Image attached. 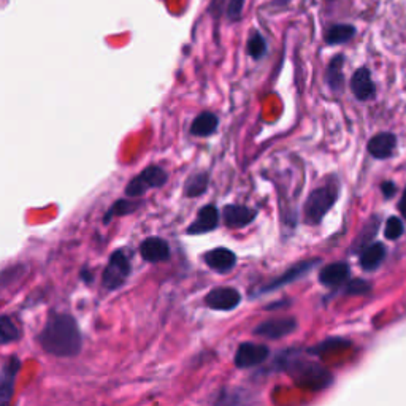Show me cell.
Wrapping results in <instances>:
<instances>
[{
    "label": "cell",
    "mask_w": 406,
    "mask_h": 406,
    "mask_svg": "<svg viewBox=\"0 0 406 406\" xmlns=\"http://www.w3.org/2000/svg\"><path fill=\"white\" fill-rule=\"evenodd\" d=\"M38 343L54 357H76L83 349L80 325L71 314L51 313L38 335Z\"/></svg>",
    "instance_id": "cell-1"
},
{
    "label": "cell",
    "mask_w": 406,
    "mask_h": 406,
    "mask_svg": "<svg viewBox=\"0 0 406 406\" xmlns=\"http://www.w3.org/2000/svg\"><path fill=\"white\" fill-rule=\"evenodd\" d=\"M335 200L337 192L333 187L325 186L314 189L305 203V219L308 224H319Z\"/></svg>",
    "instance_id": "cell-2"
},
{
    "label": "cell",
    "mask_w": 406,
    "mask_h": 406,
    "mask_svg": "<svg viewBox=\"0 0 406 406\" xmlns=\"http://www.w3.org/2000/svg\"><path fill=\"white\" fill-rule=\"evenodd\" d=\"M130 274V259L126 251H115L110 255V260L102 274L103 287L108 291H116L124 286Z\"/></svg>",
    "instance_id": "cell-3"
},
{
    "label": "cell",
    "mask_w": 406,
    "mask_h": 406,
    "mask_svg": "<svg viewBox=\"0 0 406 406\" xmlns=\"http://www.w3.org/2000/svg\"><path fill=\"white\" fill-rule=\"evenodd\" d=\"M167 178L168 176L163 168L157 166L146 167L139 176H135V178L129 182L126 187V195L127 197H140V195L149 191V189L161 187L166 185Z\"/></svg>",
    "instance_id": "cell-4"
},
{
    "label": "cell",
    "mask_w": 406,
    "mask_h": 406,
    "mask_svg": "<svg viewBox=\"0 0 406 406\" xmlns=\"http://www.w3.org/2000/svg\"><path fill=\"white\" fill-rule=\"evenodd\" d=\"M21 362L18 357H10L0 370V406H11L15 385Z\"/></svg>",
    "instance_id": "cell-5"
},
{
    "label": "cell",
    "mask_w": 406,
    "mask_h": 406,
    "mask_svg": "<svg viewBox=\"0 0 406 406\" xmlns=\"http://www.w3.org/2000/svg\"><path fill=\"white\" fill-rule=\"evenodd\" d=\"M297 329V320L292 318H278V319H270L262 323L255 333L268 340H278L283 338L286 335H289L294 330Z\"/></svg>",
    "instance_id": "cell-6"
},
{
    "label": "cell",
    "mask_w": 406,
    "mask_h": 406,
    "mask_svg": "<svg viewBox=\"0 0 406 406\" xmlns=\"http://www.w3.org/2000/svg\"><path fill=\"white\" fill-rule=\"evenodd\" d=\"M270 354L267 346L255 344V343H243L237 351L235 356V364L238 369H251L264 362V360Z\"/></svg>",
    "instance_id": "cell-7"
},
{
    "label": "cell",
    "mask_w": 406,
    "mask_h": 406,
    "mask_svg": "<svg viewBox=\"0 0 406 406\" xmlns=\"http://www.w3.org/2000/svg\"><path fill=\"white\" fill-rule=\"evenodd\" d=\"M240 300L241 296L238 291L232 289V287H219V289H214L208 294L205 302L213 310L231 311L238 306Z\"/></svg>",
    "instance_id": "cell-8"
},
{
    "label": "cell",
    "mask_w": 406,
    "mask_h": 406,
    "mask_svg": "<svg viewBox=\"0 0 406 406\" xmlns=\"http://www.w3.org/2000/svg\"><path fill=\"white\" fill-rule=\"evenodd\" d=\"M255 216H257V211L245 205H227L222 211L226 226L231 228H241L251 224Z\"/></svg>",
    "instance_id": "cell-9"
},
{
    "label": "cell",
    "mask_w": 406,
    "mask_h": 406,
    "mask_svg": "<svg viewBox=\"0 0 406 406\" xmlns=\"http://www.w3.org/2000/svg\"><path fill=\"white\" fill-rule=\"evenodd\" d=\"M219 224V213L218 208L214 205H205L200 211L197 219H195L191 226L187 228V233L191 235H202L207 233L209 231H214Z\"/></svg>",
    "instance_id": "cell-10"
},
{
    "label": "cell",
    "mask_w": 406,
    "mask_h": 406,
    "mask_svg": "<svg viewBox=\"0 0 406 406\" xmlns=\"http://www.w3.org/2000/svg\"><path fill=\"white\" fill-rule=\"evenodd\" d=\"M297 371H298V375H297L298 383L310 385V388L313 389L324 388V385L329 384L332 379L329 373L320 369V366L318 365H310V364L300 365L297 366Z\"/></svg>",
    "instance_id": "cell-11"
},
{
    "label": "cell",
    "mask_w": 406,
    "mask_h": 406,
    "mask_svg": "<svg viewBox=\"0 0 406 406\" xmlns=\"http://www.w3.org/2000/svg\"><path fill=\"white\" fill-rule=\"evenodd\" d=\"M205 262L211 270L227 273L237 264V255L227 248H216V250L205 254Z\"/></svg>",
    "instance_id": "cell-12"
},
{
    "label": "cell",
    "mask_w": 406,
    "mask_h": 406,
    "mask_svg": "<svg viewBox=\"0 0 406 406\" xmlns=\"http://www.w3.org/2000/svg\"><path fill=\"white\" fill-rule=\"evenodd\" d=\"M351 91L359 100H370L376 93L375 83H373L369 69H359L351 78Z\"/></svg>",
    "instance_id": "cell-13"
},
{
    "label": "cell",
    "mask_w": 406,
    "mask_h": 406,
    "mask_svg": "<svg viewBox=\"0 0 406 406\" xmlns=\"http://www.w3.org/2000/svg\"><path fill=\"white\" fill-rule=\"evenodd\" d=\"M141 257L151 264H157V262H163L170 257V248L166 240L162 238H146L140 246Z\"/></svg>",
    "instance_id": "cell-14"
},
{
    "label": "cell",
    "mask_w": 406,
    "mask_h": 406,
    "mask_svg": "<svg viewBox=\"0 0 406 406\" xmlns=\"http://www.w3.org/2000/svg\"><path fill=\"white\" fill-rule=\"evenodd\" d=\"M395 146V135L389 132H381L373 137L369 141V153L375 157V159H388V157L394 154Z\"/></svg>",
    "instance_id": "cell-15"
},
{
    "label": "cell",
    "mask_w": 406,
    "mask_h": 406,
    "mask_svg": "<svg viewBox=\"0 0 406 406\" xmlns=\"http://www.w3.org/2000/svg\"><path fill=\"white\" fill-rule=\"evenodd\" d=\"M349 277V267L344 262H338V264L327 265L319 274V281L324 286H338L344 283Z\"/></svg>",
    "instance_id": "cell-16"
},
{
    "label": "cell",
    "mask_w": 406,
    "mask_h": 406,
    "mask_svg": "<svg viewBox=\"0 0 406 406\" xmlns=\"http://www.w3.org/2000/svg\"><path fill=\"white\" fill-rule=\"evenodd\" d=\"M343 62L344 59L342 54H338L332 59L325 71V81L329 88L335 93H342L344 86V76H343Z\"/></svg>",
    "instance_id": "cell-17"
},
{
    "label": "cell",
    "mask_w": 406,
    "mask_h": 406,
    "mask_svg": "<svg viewBox=\"0 0 406 406\" xmlns=\"http://www.w3.org/2000/svg\"><path fill=\"white\" fill-rule=\"evenodd\" d=\"M218 124H219L218 116L214 113H209V111H205V113L199 115L194 120L191 126V134L195 137H208L216 132Z\"/></svg>",
    "instance_id": "cell-18"
},
{
    "label": "cell",
    "mask_w": 406,
    "mask_h": 406,
    "mask_svg": "<svg viewBox=\"0 0 406 406\" xmlns=\"http://www.w3.org/2000/svg\"><path fill=\"white\" fill-rule=\"evenodd\" d=\"M385 257V248L383 243H375V245H370L366 246L362 255H360V267L364 268V270H375L379 265H381V262Z\"/></svg>",
    "instance_id": "cell-19"
},
{
    "label": "cell",
    "mask_w": 406,
    "mask_h": 406,
    "mask_svg": "<svg viewBox=\"0 0 406 406\" xmlns=\"http://www.w3.org/2000/svg\"><path fill=\"white\" fill-rule=\"evenodd\" d=\"M356 35V28L351 24H337L327 30L325 42L329 45H340L344 42H349L352 37Z\"/></svg>",
    "instance_id": "cell-20"
},
{
    "label": "cell",
    "mask_w": 406,
    "mask_h": 406,
    "mask_svg": "<svg viewBox=\"0 0 406 406\" xmlns=\"http://www.w3.org/2000/svg\"><path fill=\"white\" fill-rule=\"evenodd\" d=\"M313 265H314V262H303V264L296 265L294 268H291L289 272L284 273L283 277L278 278L277 281H273V283L268 284L264 291L277 289V287H279V286H284V284L292 283L294 279H298L300 277H303V274H305L308 270H310V268H313Z\"/></svg>",
    "instance_id": "cell-21"
},
{
    "label": "cell",
    "mask_w": 406,
    "mask_h": 406,
    "mask_svg": "<svg viewBox=\"0 0 406 406\" xmlns=\"http://www.w3.org/2000/svg\"><path fill=\"white\" fill-rule=\"evenodd\" d=\"M21 337L19 327L10 316H0V344L15 343Z\"/></svg>",
    "instance_id": "cell-22"
},
{
    "label": "cell",
    "mask_w": 406,
    "mask_h": 406,
    "mask_svg": "<svg viewBox=\"0 0 406 406\" xmlns=\"http://www.w3.org/2000/svg\"><path fill=\"white\" fill-rule=\"evenodd\" d=\"M208 181L209 176L208 173H195L191 178L187 180L186 186H185V195L186 197H197V195H202L203 192L208 189Z\"/></svg>",
    "instance_id": "cell-23"
},
{
    "label": "cell",
    "mask_w": 406,
    "mask_h": 406,
    "mask_svg": "<svg viewBox=\"0 0 406 406\" xmlns=\"http://www.w3.org/2000/svg\"><path fill=\"white\" fill-rule=\"evenodd\" d=\"M267 51V43L264 40V37L260 34H253V37L248 40V52L254 59H260L265 54Z\"/></svg>",
    "instance_id": "cell-24"
},
{
    "label": "cell",
    "mask_w": 406,
    "mask_h": 406,
    "mask_svg": "<svg viewBox=\"0 0 406 406\" xmlns=\"http://www.w3.org/2000/svg\"><path fill=\"white\" fill-rule=\"evenodd\" d=\"M137 207H139L137 203H130L129 200L116 202L115 205L110 208V211L107 213V216H105V222H108L111 218H113V216H124L127 213H132V211H135Z\"/></svg>",
    "instance_id": "cell-25"
},
{
    "label": "cell",
    "mask_w": 406,
    "mask_h": 406,
    "mask_svg": "<svg viewBox=\"0 0 406 406\" xmlns=\"http://www.w3.org/2000/svg\"><path fill=\"white\" fill-rule=\"evenodd\" d=\"M402 233H403V222L398 218H395V216L394 218H389L388 224H385V228H384L385 238L397 240V238L402 237Z\"/></svg>",
    "instance_id": "cell-26"
},
{
    "label": "cell",
    "mask_w": 406,
    "mask_h": 406,
    "mask_svg": "<svg viewBox=\"0 0 406 406\" xmlns=\"http://www.w3.org/2000/svg\"><path fill=\"white\" fill-rule=\"evenodd\" d=\"M245 0H231L227 5V16L232 21H238L241 18V11H243Z\"/></svg>",
    "instance_id": "cell-27"
},
{
    "label": "cell",
    "mask_w": 406,
    "mask_h": 406,
    "mask_svg": "<svg viewBox=\"0 0 406 406\" xmlns=\"http://www.w3.org/2000/svg\"><path fill=\"white\" fill-rule=\"evenodd\" d=\"M376 231H378V222H376V221H375V222L371 221L370 224L364 228V232L360 233V237L357 238V246H360V245L365 246L366 243H369L373 235L376 233Z\"/></svg>",
    "instance_id": "cell-28"
},
{
    "label": "cell",
    "mask_w": 406,
    "mask_h": 406,
    "mask_svg": "<svg viewBox=\"0 0 406 406\" xmlns=\"http://www.w3.org/2000/svg\"><path fill=\"white\" fill-rule=\"evenodd\" d=\"M370 291V286L365 284L364 281H352V283L348 286V292L351 294H365Z\"/></svg>",
    "instance_id": "cell-29"
},
{
    "label": "cell",
    "mask_w": 406,
    "mask_h": 406,
    "mask_svg": "<svg viewBox=\"0 0 406 406\" xmlns=\"http://www.w3.org/2000/svg\"><path fill=\"white\" fill-rule=\"evenodd\" d=\"M381 189H383L384 197H388V199H390L392 195H394V194H395V191H397L395 185H394V182H390V181L383 182V185H381Z\"/></svg>",
    "instance_id": "cell-30"
},
{
    "label": "cell",
    "mask_w": 406,
    "mask_h": 406,
    "mask_svg": "<svg viewBox=\"0 0 406 406\" xmlns=\"http://www.w3.org/2000/svg\"><path fill=\"white\" fill-rule=\"evenodd\" d=\"M398 208H400V211L403 214V218L406 219V191L403 192V197L400 200V203H398Z\"/></svg>",
    "instance_id": "cell-31"
}]
</instances>
